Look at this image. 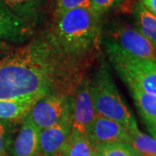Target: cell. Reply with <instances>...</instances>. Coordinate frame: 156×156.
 <instances>
[{"label": "cell", "instance_id": "6da1fadb", "mask_svg": "<svg viewBox=\"0 0 156 156\" xmlns=\"http://www.w3.org/2000/svg\"><path fill=\"white\" fill-rule=\"evenodd\" d=\"M85 67L65 56L46 32L0 60V100L72 95Z\"/></svg>", "mask_w": 156, "mask_h": 156}, {"label": "cell", "instance_id": "7a4b0ae2", "mask_svg": "<svg viewBox=\"0 0 156 156\" xmlns=\"http://www.w3.org/2000/svg\"><path fill=\"white\" fill-rule=\"evenodd\" d=\"M50 33L65 56L85 66L95 56L102 40L99 16L83 8L55 17Z\"/></svg>", "mask_w": 156, "mask_h": 156}, {"label": "cell", "instance_id": "3957f363", "mask_svg": "<svg viewBox=\"0 0 156 156\" xmlns=\"http://www.w3.org/2000/svg\"><path fill=\"white\" fill-rule=\"evenodd\" d=\"M89 89L96 115L114 120L129 130L138 128L132 112L119 93L105 62H101L91 80L89 79Z\"/></svg>", "mask_w": 156, "mask_h": 156}, {"label": "cell", "instance_id": "277c9868", "mask_svg": "<svg viewBox=\"0 0 156 156\" xmlns=\"http://www.w3.org/2000/svg\"><path fill=\"white\" fill-rule=\"evenodd\" d=\"M101 43L108 60L128 89L156 95L155 62L132 56L107 38Z\"/></svg>", "mask_w": 156, "mask_h": 156}, {"label": "cell", "instance_id": "5b68a950", "mask_svg": "<svg viewBox=\"0 0 156 156\" xmlns=\"http://www.w3.org/2000/svg\"><path fill=\"white\" fill-rule=\"evenodd\" d=\"M72 95H51L36 101L27 115L41 130L59 123L71 114Z\"/></svg>", "mask_w": 156, "mask_h": 156}, {"label": "cell", "instance_id": "8992f818", "mask_svg": "<svg viewBox=\"0 0 156 156\" xmlns=\"http://www.w3.org/2000/svg\"><path fill=\"white\" fill-rule=\"evenodd\" d=\"M108 40L132 56L147 58L156 62V50L137 29L127 23H116L108 32Z\"/></svg>", "mask_w": 156, "mask_h": 156}, {"label": "cell", "instance_id": "52a82bcc", "mask_svg": "<svg viewBox=\"0 0 156 156\" xmlns=\"http://www.w3.org/2000/svg\"><path fill=\"white\" fill-rule=\"evenodd\" d=\"M71 115L72 131L88 135L96 116L88 77L83 78L72 95Z\"/></svg>", "mask_w": 156, "mask_h": 156}, {"label": "cell", "instance_id": "ba28073f", "mask_svg": "<svg viewBox=\"0 0 156 156\" xmlns=\"http://www.w3.org/2000/svg\"><path fill=\"white\" fill-rule=\"evenodd\" d=\"M34 28L11 12L0 0V40L12 44H22L30 40Z\"/></svg>", "mask_w": 156, "mask_h": 156}, {"label": "cell", "instance_id": "9c48e42d", "mask_svg": "<svg viewBox=\"0 0 156 156\" xmlns=\"http://www.w3.org/2000/svg\"><path fill=\"white\" fill-rule=\"evenodd\" d=\"M72 132V115L64 117L54 126L44 128L39 133V152L43 156H56L61 152Z\"/></svg>", "mask_w": 156, "mask_h": 156}, {"label": "cell", "instance_id": "30bf717a", "mask_svg": "<svg viewBox=\"0 0 156 156\" xmlns=\"http://www.w3.org/2000/svg\"><path fill=\"white\" fill-rule=\"evenodd\" d=\"M88 137L95 146L113 142L128 144L129 141V129L121 123L104 116L96 115Z\"/></svg>", "mask_w": 156, "mask_h": 156}, {"label": "cell", "instance_id": "8fae6325", "mask_svg": "<svg viewBox=\"0 0 156 156\" xmlns=\"http://www.w3.org/2000/svg\"><path fill=\"white\" fill-rule=\"evenodd\" d=\"M39 129L26 115L11 143L12 156H39Z\"/></svg>", "mask_w": 156, "mask_h": 156}, {"label": "cell", "instance_id": "7c38bea8", "mask_svg": "<svg viewBox=\"0 0 156 156\" xmlns=\"http://www.w3.org/2000/svg\"><path fill=\"white\" fill-rule=\"evenodd\" d=\"M140 115L150 133L156 140V95L147 94L137 89H129Z\"/></svg>", "mask_w": 156, "mask_h": 156}, {"label": "cell", "instance_id": "4fadbf2b", "mask_svg": "<svg viewBox=\"0 0 156 156\" xmlns=\"http://www.w3.org/2000/svg\"><path fill=\"white\" fill-rule=\"evenodd\" d=\"M16 16L36 26L46 0H1Z\"/></svg>", "mask_w": 156, "mask_h": 156}, {"label": "cell", "instance_id": "5bb4252c", "mask_svg": "<svg viewBox=\"0 0 156 156\" xmlns=\"http://www.w3.org/2000/svg\"><path fill=\"white\" fill-rule=\"evenodd\" d=\"M38 97L0 100V120L14 122L25 116Z\"/></svg>", "mask_w": 156, "mask_h": 156}, {"label": "cell", "instance_id": "9a60e30c", "mask_svg": "<svg viewBox=\"0 0 156 156\" xmlns=\"http://www.w3.org/2000/svg\"><path fill=\"white\" fill-rule=\"evenodd\" d=\"M95 147L88 135L72 131L58 155L94 156Z\"/></svg>", "mask_w": 156, "mask_h": 156}, {"label": "cell", "instance_id": "2e32d148", "mask_svg": "<svg viewBox=\"0 0 156 156\" xmlns=\"http://www.w3.org/2000/svg\"><path fill=\"white\" fill-rule=\"evenodd\" d=\"M137 30L150 42L156 50V17L138 3L134 7Z\"/></svg>", "mask_w": 156, "mask_h": 156}, {"label": "cell", "instance_id": "e0dca14e", "mask_svg": "<svg viewBox=\"0 0 156 156\" xmlns=\"http://www.w3.org/2000/svg\"><path fill=\"white\" fill-rule=\"evenodd\" d=\"M129 141L130 145L139 154H147L156 156V140L149 135L143 134L138 128L129 130Z\"/></svg>", "mask_w": 156, "mask_h": 156}, {"label": "cell", "instance_id": "ac0fdd59", "mask_svg": "<svg viewBox=\"0 0 156 156\" xmlns=\"http://www.w3.org/2000/svg\"><path fill=\"white\" fill-rule=\"evenodd\" d=\"M94 147V156H140L131 146L122 142L100 144Z\"/></svg>", "mask_w": 156, "mask_h": 156}, {"label": "cell", "instance_id": "d6986e66", "mask_svg": "<svg viewBox=\"0 0 156 156\" xmlns=\"http://www.w3.org/2000/svg\"><path fill=\"white\" fill-rule=\"evenodd\" d=\"M14 123L10 121L0 120V156H9L12 143Z\"/></svg>", "mask_w": 156, "mask_h": 156}, {"label": "cell", "instance_id": "ffe728a7", "mask_svg": "<svg viewBox=\"0 0 156 156\" xmlns=\"http://www.w3.org/2000/svg\"><path fill=\"white\" fill-rule=\"evenodd\" d=\"M76 8H83L95 12L91 0H56L55 17Z\"/></svg>", "mask_w": 156, "mask_h": 156}, {"label": "cell", "instance_id": "44dd1931", "mask_svg": "<svg viewBox=\"0 0 156 156\" xmlns=\"http://www.w3.org/2000/svg\"><path fill=\"white\" fill-rule=\"evenodd\" d=\"M95 12L100 16L115 6V0H91Z\"/></svg>", "mask_w": 156, "mask_h": 156}, {"label": "cell", "instance_id": "7402d4cb", "mask_svg": "<svg viewBox=\"0 0 156 156\" xmlns=\"http://www.w3.org/2000/svg\"><path fill=\"white\" fill-rule=\"evenodd\" d=\"M17 46L12 44L11 43H8L6 41L0 40V60L6 56L11 51L14 50Z\"/></svg>", "mask_w": 156, "mask_h": 156}, {"label": "cell", "instance_id": "603a6c76", "mask_svg": "<svg viewBox=\"0 0 156 156\" xmlns=\"http://www.w3.org/2000/svg\"><path fill=\"white\" fill-rule=\"evenodd\" d=\"M139 3L156 17V0H139Z\"/></svg>", "mask_w": 156, "mask_h": 156}, {"label": "cell", "instance_id": "cb8c5ba5", "mask_svg": "<svg viewBox=\"0 0 156 156\" xmlns=\"http://www.w3.org/2000/svg\"><path fill=\"white\" fill-rule=\"evenodd\" d=\"M124 1L125 0H115V5H122Z\"/></svg>", "mask_w": 156, "mask_h": 156}]
</instances>
